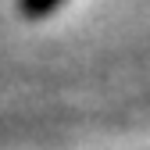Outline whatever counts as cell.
I'll return each instance as SVG.
<instances>
[{
  "label": "cell",
  "instance_id": "1",
  "mask_svg": "<svg viewBox=\"0 0 150 150\" xmlns=\"http://www.w3.org/2000/svg\"><path fill=\"white\" fill-rule=\"evenodd\" d=\"M64 0H22V14L25 18H47L54 7H61Z\"/></svg>",
  "mask_w": 150,
  "mask_h": 150
}]
</instances>
